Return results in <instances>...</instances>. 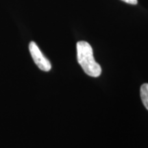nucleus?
I'll list each match as a JSON object with an SVG mask.
<instances>
[{
	"label": "nucleus",
	"instance_id": "f257e3e1",
	"mask_svg": "<svg viewBox=\"0 0 148 148\" xmlns=\"http://www.w3.org/2000/svg\"><path fill=\"white\" fill-rule=\"evenodd\" d=\"M77 58L82 69L89 76L97 77L101 75V66L95 60L91 46L87 42H77Z\"/></svg>",
	"mask_w": 148,
	"mask_h": 148
},
{
	"label": "nucleus",
	"instance_id": "f03ea898",
	"mask_svg": "<svg viewBox=\"0 0 148 148\" xmlns=\"http://www.w3.org/2000/svg\"><path fill=\"white\" fill-rule=\"evenodd\" d=\"M29 49L33 60L38 67L43 71H50L51 68L50 62L44 56L34 42H30L29 45Z\"/></svg>",
	"mask_w": 148,
	"mask_h": 148
},
{
	"label": "nucleus",
	"instance_id": "7ed1b4c3",
	"mask_svg": "<svg viewBox=\"0 0 148 148\" xmlns=\"http://www.w3.org/2000/svg\"><path fill=\"white\" fill-rule=\"evenodd\" d=\"M140 97L143 105L148 110V84H143L140 87Z\"/></svg>",
	"mask_w": 148,
	"mask_h": 148
},
{
	"label": "nucleus",
	"instance_id": "20e7f679",
	"mask_svg": "<svg viewBox=\"0 0 148 148\" xmlns=\"http://www.w3.org/2000/svg\"><path fill=\"white\" fill-rule=\"evenodd\" d=\"M121 1L132 5H136L137 3V0H121Z\"/></svg>",
	"mask_w": 148,
	"mask_h": 148
}]
</instances>
